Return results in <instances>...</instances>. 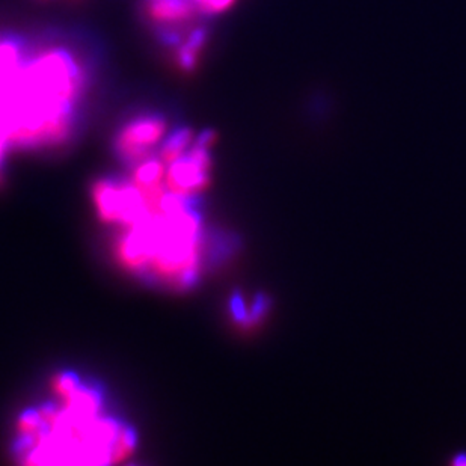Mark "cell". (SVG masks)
<instances>
[{
  "instance_id": "1",
  "label": "cell",
  "mask_w": 466,
  "mask_h": 466,
  "mask_svg": "<svg viewBox=\"0 0 466 466\" xmlns=\"http://www.w3.org/2000/svg\"><path fill=\"white\" fill-rule=\"evenodd\" d=\"M153 252L147 271L176 290L198 280L203 258V222L192 199L151 219Z\"/></svg>"
},
{
  "instance_id": "11",
  "label": "cell",
  "mask_w": 466,
  "mask_h": 466,
  "mask_svg": "<svg viewBox=\"0 0 466 466\" xmlns=\"http://www.w3.org/2000/svg\"><path fill=\"white\" fill-rule=\"evenodd\" d=\"M192 4L203 14L216 15V14L223 13L226 9L231 8L234 0H192Z\"/></svg>"
},
{
  "instance_id": "12",
  "label": "cell",
  "mask_w": 466,
  "mask_h": 466,
  "mask_svg": "<svg viewBox=\"0 0 466 466\" xmlns=\"http://www.w3.org/2000/svg\"><path fill=\"white\" fill-rule=\"evenodd\" d=\"M454 465H466V456L465 454H461V456L456 457L454 459V461H452Z\"/></svg>"
},
{
  "instance_id": "6",
  "label": "cell",
  "mask_w": 466,
  "mask_h": 466,
  "mask_svg": "<svg viewBox=\"0 0 466 466\" xmlns=\"http://www.w3.org/2000/svg\"><path fill=\"white\" fill-rule=\"evenodd\" d=\"M194 9L192 0H151L147 13L154 22L172 24L192 17Z\"/></svg>"
},
{
  "instance_id": "2",
  "label": "cell",
  "mask_w": 466,
  "mask_h": 466,
  "mask_svg": "<svg viewBox=\"0 0 466 466\" xmlns=\"http://www.w3.org/2000/svg\"><path fill=\"white\" fill-rule=\"evenodd\" d=\"M92 201L97 214L106 223H119L127 228L149 216L142 194L131 181H97L92 187Z\"/></svg>"
},
{
  "instance_id": "7",
  "label": "cell",
  "mask_w": 466,
  "mask_h": 466,
  "mask_svg": "<svg viewBox=\"0 0 466 466\" xmlns=\"http://www.w3.org/2000/svg\"><path fill=\"white\" fill-rule=\"evenodd\" d=\"M62 402L67 411L81 418H94L101 411V395L99 391L81 384Z\"/></svg>"
},
{
  "instance_id": "4",
  "label": "cell",
  "mask_w": 466,
  "mask_h": 466,
  "mask_svg": "<svg viewBox=\"0 0 466 466\" xmlns=\"http://www.w3.org/2000/svg\"><path fill=\"white\" fill-rule=\"evenodd\" d=\"M166 133V121L160 115H140L127 122L118 135L117 151L127 162L149 157V151Z\"/></svg>"
},
{
  "instance_id": "5",
  "label": "cell",
  "mask_w": 466,
  "mask_h": 466,
  "mask_svg": "<svg viewBox=\"0 0 466 466\" xmlns=\"http://www.w3.org/2000/svg\"><path fill=\"white\" fill-rule=\"evenodd\" d=\"M153 216L145 217L144 221L124 228V234L115 244L117 262L126 271H147L151 252H153Z\"/></svg>"
},
{
  "instance_id": "3",
  "label": "cell",
  "mask_w": 466,
  "mask_h": 466,
  "mask_svg": "<svg viewBox=\"0 0 466 466\" xmlns=\"http://www.w3.org/2000/svg\"><path fill=\"white\" fill-rule=\"evenodd\" d=\"M212 156L210 148L194 144L189 151L166 166L165 185L172 194L192 198L207 189L212 180Z\"/></svg>"
},
{
  "instance_id": "8",
  "label": "cell",
  "mask_w": 466,
  "mask_h": 466,
  "mask_svg": "<svg viewBox=\"0 0 466 466\" xmlns=\"http://www.w3.org/2000/svg\"><path fill=\"white\" fill-rule=\"evenodd\" d=\"M192 140H194V135H192L190 128H187V127L176 128L163 142L158 157L166 163V166L171 165L172 162H176L178 158L183 157L185 151H189Z\"/></svg>"
},
{
  "instance_id": "10",
  "label": "cell",
  "mask_w": 466,
  "mask_h": 466,
  "mask_svg": "<svg viewBox=\"0 0 466 466\" xmlns=\"http://www.w3.org/2000/svg\"><path fill=\"white\" fill-rule=\"evenodd\" d=\"M81 384V379H79L74 373H71V371H62V373H58V375L53 376V379H52V389H53L54 394H56L61 400H63V398H67L74 389L79 388V385Z\"/></svg>"
},
{
  "instance_id": "9",
  "label": "cell",
  "mask_w": 466,
  "mask_h": 466,
  "mask_svg": "<svg viewBox=\"0 0 466 466\" xmlns=\"http://www.w3.org/2000/svg\"><path fill=\"white\" fill-rule=\"evenodd\" d=\"M207 40V31L204 27L195 29L190 33L189 38L178 45V53H176V61H178V67L185 71H192L196 63H198L199 53L203 50L204 44Z\"/></svg>"
}]
</instances>
